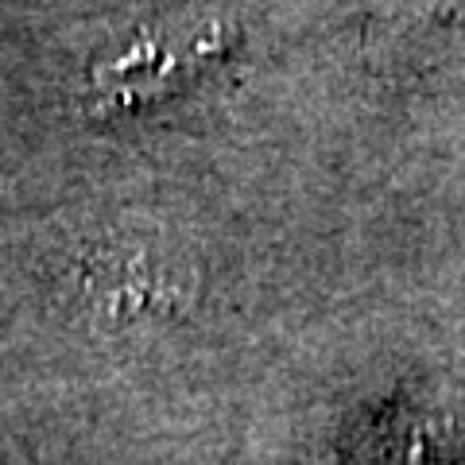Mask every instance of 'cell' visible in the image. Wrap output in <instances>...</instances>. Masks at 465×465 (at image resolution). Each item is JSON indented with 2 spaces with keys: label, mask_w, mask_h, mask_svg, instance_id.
I'll use <instances>...</instances> for the list:
<instances>
[{
  "label": "cell",
  "mask_w": 465,
  "mask_h": 465,
  "mask_svg": "<svg viewBox=\"0 0 465 465\" xmlns=\"http://www.w3.org/2000/svg\"><path fill=\"white\" fill-rule=\"evenodd\" d=\"M85 268L90 291L105 311H171L179 299V275L152 249H101Z\"/></svg>",
  "instance_id": "cell-1"
}]
</instances>
